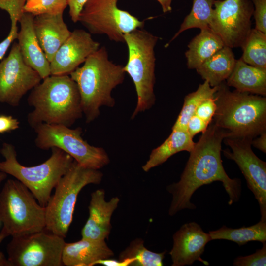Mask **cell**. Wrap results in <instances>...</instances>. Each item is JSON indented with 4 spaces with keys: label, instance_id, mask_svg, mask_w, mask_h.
I'll list each match as a JSON object with an SVG mask.
<instances>
[{
    "label": "cell",
    "instance_id": "1",
    "mask_svg": "<svg viewBox=\"0 0 266 266\" xmlns=\"http://www.w3.org/2000/svg\"><path fill=\"white\" fill-rule=\"evenodd\" d=\"M226 137V132L212 122L202 133L190 152L180 180L166 187V190L172 197L168 210L170 216H174L184 209H195L196 206L190 201L193 194L202 185L214 181L222 183L229 195L230 205L239 200L241 181L238 178H230L222 164L221 143Z\"/></svg>",
    "mask_w": 266,
    "mask_h": 266
},
{
    "label": "cell",
    "instance_id": "2",
    "mask_svg": "<svg viewBox=\"0 0 266 266\" xmlns=\"http://www.w3.org/2000/svg\"><path fill=\"white\" fill-rule=\"evenodd\" d=\"M34 87L27 101L33 110L27 121L34 128L41 123L70 127L82 117L83 111L78 88L69 75L46 77Z\"/></svg>",
    "mask_w": 266,
    "mask_h": 266
},
{
    "label": "cell",
    "instance_id": "3",
    "mask_svg": "<svg viewBox=\"0 0 266 266\" xmlns=\"http://www.w3.org/2000/svg\"><path fill=\"white\" fill-rule=\"evenodd\" d=\"M125 74L123 66L110 61L106 47L102 46L69 74L77 85L87 123L98 117L100 107L114 106L111 92L123 82Z\"/></svg>",
    "mask_w": 266,
    "mask_h": 266
},
{
    "label": "cell",
    "instance_id": "4",
    "mask_svg": "<svg viewBox=\"0 0 266 266\" xmlns=\"http://www.w3.org/2000/svg\"><path fill=\"white\" fill-rule=\"evenodd\" d=\"M216 109L211 121L227 137L253 139L266 132V98L236 90L222 83L215 94Z\"/></svg>",
    "mask_w": 266,
    "mask_h": 266
},
{
    "label": "cell",
    "instance_id": "5",
    "mask_svg": "<svg viewBox=\"0 0 266 266\" xmlns=\"http://www.w3.org/2000/svg\"><path fill=\"white\" fill-rule=\"evenodd\" d=\"M51 155L43 163L33 166L21 165L17 159L15 147L4 143L0 153V171L9 174L23 183L33 195L39 204L45 207L62 177L71 166L74 159L57 147L51 148Z\"/></svg>",
    "mask_w": 266,
    "mask_h": 266
},
{
    "label": "cell",
    "instance_id": "6",
    "mask_svg": "<svg viewBox=\"0 0 266 266\" xmlns=\"http://www.w3.org/2000/svg\"><path fill=\"white\" fill-rule=\"evenodd\" d=\"M103 173L87 168L74 160L67 172L60 179L45 206V230L65 238L71 224L76 202L80 191L86 186L99 184Z\"/></svg>",
    "mask_w": 266,
    "mask_h": 266
},
{
    "label": "cell",
    "instance_id": "7",
    "mask_svg": "<svg viewBox=\"0 0 266 266\" xmlns=\"http://www.w3.org/2000/svg\"><path fill=\"white\" fill-rule=\"evenodd\" d=\"M159 37L148 31L136 29L124 35L128 58L123 66L134 83L137 94V104L132 118L139 112L150 108L154 104L155 67L154 48Z\"/></svg>",
    "mask_w": 266,
    "mask_h": 266
},
{
    "label": "cell",
    "instance_id": "8",
    "mask_svg": "<svg viewBox=\"0 0 266 266\" xmlns=\"http://www.w3.org/2000/svg\"><path fill=\"white\" fill-rule=\"evenodd\" d=\"M18 180L8 179L0 193V220L9 236L45 230V207Z\"/></svg>",
    "mask_w": 266,
    "mask_h": 266
},
{
    "label": "cell",
    "instance_id": "9",
    "mask_svg": "<svg viewBox=\"0 0 266 266\" xmlns=\"http://www.w3.org/2000/svg\"><path fill=\"white\" fill-rule=\"evenodd\" d=\"M35 144L42 150L59 148L71 156L79 165L100 169L110 162L105 150L89 144L81 136L80 127L71 129L63 125L41 123L35 127Z\"/></svg>",
    "mask_w": 266,
    "mask_h": 266
},
{
    "label": "cell",
    "instance_id": "10",
    "mask_svg": "<svg viewBox=\"0 0 266 266\" xmlns=\"http://www.w3.org/2000/svg\"><path fill=\"white\" fill-rule=\"evenodd\" d=\"M118 0H88L80 12L78 21L94 34L106 35L111 41L124 42V35L143 28L140 21L118 7Z\"/></svg>",
    "mask_w": 266,
    "mask_h": 266
},
{
    "label": "cell",
    "instance_id": "11",
    "mask_svg": "<svg viewBox=\"0 0 266 266\" xmlns=\"http://www.w3.org/2000/svg\"><path fill=\"white\" fill-rule=\"evenodd\" d=\"M64 237L45 229L12 237L7 246L10 266H62Z\"/></svg>",
    "mask_w": 266,
    "mask_h": 266
},
{
    "label": "cell",
    "instance_id": "12",
    "mask_svg": "<svg viewBox=\"0 0 266 266\" xmlns=\"http://www.w3.org/2000/svg\"><path fill=\"white\" fill-rule=\"evenodd\" d=\"M209 28L231 48L242 46L252 28L254 7L249 0H218Z\"/></svg>",
    "mask_w": 266,
    "mask_h": 266
},
{
    "label": "cell",
    "instance_id": "13",
    "mask_svg": "<svg viewBox=\"0 0 266 266\" xmlns=\"http://www.w3.org/2000/svg\"><path fill=\"white\" fill-rule=\"evenodd\" d=\"M250 138L227 137L224 143L231 150H223L224 156L234 161L245 178L247 186L258 202L260 220L266 221V163L251 149Z\"/></svg>",
    "mask_w": 266,
    "mask_h": 266
},
{
    "label": "cell",
    "instance_id": "14",
    "mask_svg": "<svg viewBox=\"0 0 266 266\" xmlns=\"http://www.w3.org/2000/svg\"><path fill=\"white\" fill-rule=\"evenodd\" d=\"M41 80L24 62L19 45L14 42L8 56L0 62V102L18 106L23 97Z\"/></svg>",
    "mask_w": 266,
    "mask_h": 266
},
{
    "label": "cell",
    "instance_id": "15",
    "mask_svg": "<svg viewBox=\"0 0 266 266\" xmlns=\"http://www.w3.org/2000/svg\"><path fill=\"white\" fill-rule=\"evenodd\" d=\"M100 47L90 33L74 30L50 62L51 75H69Z\"/></svg>",
    "mask_w": 266,
    "mask_h": 266
},
{
    "label": "cell",
    "instance_id": "16",
    "mask_svg": "<svg viewBox=\"0 0 266 266\" xmlns=\"http://www.w3.org/2000/svg\"><path fill=\"white\" fill-rule=\"evenodd\" d=\"M172 238L173 246L169 252L172 266L191 265L196 261L209 265L201 256L211 239L209 233H205L198 224L195 222L184 224Z\"/></svg>",
    "mask_w": 266,
    "mask_h": 266
},
{
    "label": "cell",
    "instance_id": "17",
    "mask_svg": "<svg viewBox=\"0 0 266 266\" xmlns=\"http://www.w3.org/2000/svg\"><path fill=\"white\" fill-rule=\"evenodd\" d=\"M119 202L118 197L106 201L103 189L92 192L88 206L89 216L81 230L82 238L92 240L108 239L111 230V217Z\"/></svg>",
    "mask_w": 266,
    "mask_h": 266
},
{
    "label": "cell",
    "instance_id": "18",
    "mask_svg": "<svg viewBox=\"0 0 266 266\" xmlns=\"http://www.w3.org/2000/svg\"><path fill=\"white\" fill-rule=\"evenodd\" d=\"M34 17L30 13H23L19 21L21 28L17 39L24 62L43 79L51 75L50 62L35 35L33 27Z\"/></svg>",
    "mask_w": 266,
    "mask_h": 266
},
{
    "label": "cell",
    "instance_id": "19",
    "mask_svg": "<svg viewBox=\"0 0 266 266\" xmlns=\"http://www.w3.org/2000/svg\"><path fill=\"white\" fill-rule=\"evenodd\" d=\"M33 27L39 43L50 62L71 32L64 22L63 14L35 16Z\"/></svg>",
    "mask_w": 266,
    "mask_h": 266
},
{
    "label": "cell",
    "instance_id": "20",
    "mask_svg": "<svg viewBox=\"0 0 266 266\" xmlns=\"http://www.w3.org/2000/svg\"><path fill=\"white\" fill-rule=\"evenodd\" d=\"M114 255L105 240L81 238L76 242L65 243L62 260L63 266H93L95 262Z\"/></svg>",
    "mask_w": 266,
    "mask_h": 266
},
{
    "label": "cell",
    "instance_id": "21",
    "mask_svg": "<svg viewBox=\"0 0 266 266\" xmlns=\"http://www.w3.org/2000/svg\"><path fill=\"white\" fill-rule=\"evenodd\" d=\"M226 81L227 86L234 87L238 91L266 97V69L248 65L241 58L236 60Z\"/></svg>",
    "mask_w": 266,
    "mask_h": 266
},
{
    "label": "cell",
    "instance_id": "22",
    "mask_svg": "<svg viewBox=\"0 0 266 266\" xmlns=\"http://www.w3.org/2000/svg\"><path fill=\"white\" fill-rule=\"evenodd\" d=\"M236 60L232 48L224 46L196 70L211 87L218 86L230 76Z\"/></svg>",
    "mask_w": 266,
    "mask_h": 266
},
{
    "label": "cell",
    "instance_id": "23",
    "mask_svg": "<svg viewBox=\"0 0 266 266\" xmlns=\"http://www.w3.org/2000/svg\"><path fill=\"white\" fill-rule=\"evenodd\" d=\"M195 142L187 131L172 130L165 141L151 152L148 160L142 166L145 172L157 166L167 160L172 155L181 151L190 152Z\"/></svg>",
    "mask_w": 266,
    "mask_h": 266
},
{
    "label": "cell",
    "instance_id": "24",
    "mask_svg": "<svg viewBox=\"0 0 266 266\" xmlns=\"http://www.w3.org/2000/svg\"><path fill=\"white\" fill-rule=\"evenodd\" d=\"M224 46L219 36L210 28L200 30L190 41L185 52L188 68L196 69Z\"/></svg>",
    "mask_w": 266,
    "mask_h": 266
},
{
    "label": "cell",
    "instance_id": "25",
    "mask_svg": "<svg viewBox=\"0 0 266 266\" xmlns=\"http://www.w3.org/2000/svg\"><path fill=\"white\" fill-rule=\"evenodd\" d=\"M208 233L211 240H228L234 242L239 246L253 241L263 243L266 241V221L260 220L252 226L236 229L228 228L224 225L217 230L209 231Z\"/></svg>",
    "mask_w": 266,
    "mask_h": 266
},
{
    "label": "cell",
    "instance_id": "26",
    "mask_svg": "<svg viewBox=\"0 0 266 266\" xmlns=\"http://www.w3.org/2000/svg\"><path fill=\"white\" fill-rule=\"evenodd\" d=\"M218 88L219 86L211 87L208 82L204 81L195 91L186 95L182 108L172 130L187 131L188 122L195 114L198 107L204 100L214 97Z\"/></svg>",
    "mask_w": 266,
    "mask_h": 266
},
{
    "label": "cell",
    "instance_id": "27",
    "mask_svg": "<svg viewBox=\"0 0 266 266\" xmlns=\"http://www.w3.org/2000/svg\"><path fill=\"white\" fill-rule=\"evenodd\" d=\"M215 0H193L190 13L186 16L178 32L165 45L168 46L183 32L192 28H209L212 22Z\"/></svg>",
    "mask_w": 266,
    "mask_h": 266
},
{
    "label": "cell",
    "instance_id": "28",
    "mask_svg": "<svg viewBox=\"0 0 266 266\" xmlns=\"http://www.w3.org/2000/svg\"><path fill=\"white\" fill-rule=\"evenodd\" d=\"M241 59L246 64L266 69V33L254 28L241 46Z\"/></svg>",
    "mask_w": 266,
    "mask_h": 266
},
{
    "label": "cell",
    "instance_id": "29",
    "mask_svg": "<svg viewBox=\"0 0 266 266\" xmlns=\"http://www.w3.org/2000/svg\"><path fill=\"white\" fill-rule=\"evenodd\" d=\"M166 251L156 253L146 248L141 238L133 240L119 256V260L133 258L130 266H162Z\"/></svg>",
    "mask_w": 266,
    "mask_h": 266
},
{
    "label": "cell",
    "instance_id": "30",
    "mask_svg": "<svg viewBox=\"0 0 266 266\" xmlns=\"http://www.w3.org/2000/svg\"><path fill=\"white\" fill-rule=\"evenodd\" d=\"M67 0H26L24 13L35 16L41 14L57 15L63 14Z\"/></svg>",
    "mask_w": 266,
    "mask_h": 266
},
{
    "label": "cell",
    "instance_id": "31",
    "mask_svg": "<svg viewBox=\"0 0 266 266\" xmlns=\"http://www.w3.org/2000/svg\"><path fill=\"white\" fill-rule=\"evenodd\" d=\"M263 247L253 254L246 256H238L233 261L234 266H266V243H262Z\"/></svg>",
    "mask_w": 266,
    "mask_h": 266
},
{
    "label": "cell",
    "instance_id": "32",
    "mask_svg": "<svg viewBox=\"0 0 266 266\" xmlns=\"http://www.w3.org/2000/svg\"><path fill=\"white\" fill-rule=\"evenodd\" d=\"M26 0H0V8L6 11L11 20L19 21L23 14Z\"/></svg>",
    "mask_w": 266,
    "mask_h": 266
},
{
    "label": "cell",
    "instance_id": "33",
    "mask_svg": "<svg viewBox=\"0 0 266 266\" xmlns=\"http://www.w3.org/2000/svg\"><path fill=\"white\" fill-rule=\"evenodd\" d=\"M254 6L253 14L255 29L266 33V0H252Z\"/></svg>",
    "mask_w": 266,
    "mask_h": 266
},
{
    "label": "cell",
    "instance_id": "34",
    "mask_svg": "<svg viewBox=\"0 0 266 266\" xmlns=\"http://www.w3.org/2000/svg\"><path fill=\"white\" fill-rule=\"evenodd\" d=\"M215 101V97L204 100L198 107L195 114L209 124L216 109Z\"/></svg>",
    "mask_w": 266,
    "mask_h": 266
},
{
    "label": "cell",
    "instance_id": "35",
    "mask_svg": "<svg viewBox=\"0 0 266 266\" xmlns=\"http://www.w3.org/2000/svg\"><path fill=\"white\" fill-rule=\"evenodd\" d=\"M209 124L202 119L194 114L189 120L187 125V131L193 138L200 133L204 132Z\"/></svg>",
    "mask_w": 266,
    "mask_h": 266
},
{
    "label": "cell",
    "instance_id": "36",
    "mask_svg": "<svg viewBox=\"0 0 266 266\" xmlns=\"http://www.w3.org/2000/svg\"><path fill=\"white\" fill-rule=\"evenodd\" d=\"M11 21V26L9 34L0 43V60H2L10 45L18 36V28L17 26L18 22L15 20Z\"/></svg>",
    "mask_w": 266,
    "mask_h": 266
},
{
    "label": "cell",
    "instance_id": "37",
    "mask_svg": "<svg viewBox=\"0 0 266 266\" xmlns=\"http://www.w3.org/2000/svg\"><path fill=\"white\" fill-rule=\"evenodd\" d=\"M19 122L11 116L0 115V134L16 130L19 128Z\"/></svg>",
    "mask_w": 266,
    "mask_h": 266
},
{
    "label": "cell",
    "instance_id": "38",
    "mask_svg": "<svg viewBox=\"0 0 266 266\" xmlns=\"http://www.w3.org/2000/svg\"><path fill=\"white\" fill-rule=\"evenodd\" d=\"M88 0H67L69 14L74 23L78 21V17L85 4Z\"/></svg>",
    "mask_w": 266,
    "mask_h": 266
},
{
    "label": "cell",
    "instance_id": "39",
    "mask_svg": "<svg viewBox=\"0 0 266 266\" xmlns=\"http://www.w3.org/2000/svg\"><path fill=\"white\" fill-rule=\"evenodd\" d=\"M133 261L134 259L133 258L116 260L110 258L99 260L94 263V266L96 265H101L104 266H130Z\"/></svg>",
    "mask_w": 266,
    "mask_h": 266
},
{
    "label": "cell",
    "instance_id": "40",
    "mask_svg": "<svg viewBox=\"0 0 266 266\" xmlns=\"http://www.w3.org/2000/svg\"><path fill=\"white\" fill-rule=\"evenodd\" d=\"M259 137L253 138L251 142V145L254 147L266 153V132L260 134Z\"/></svg>",
    "mask_w": 266,
    "mask_h": 266
},
{
    "label": "cell",
    "instance_id": "41",
    "mask_svg": "<svg viewBox=\"0 0 266 266\" xmlns=\"http://www.w3.org/2000/svg\"><path fill=\"white\" fill-rule=\"evenodd\" d=\"M8 233L5 230L2 228L0 232V245L3 240L7 237L9 236ZM0 266H10L9 263L6 258L4 254L0 251Z\"/></svg>",
    "mask_w": 266,
    "mask_h": 266
},
{
    "label": "cell",
    "instance_id": "42",
    "mask_svg": "<svg viewBox=\"0 0 266 266\" xmlns=\"http://www.w3.org/2000/svg\"><path fill=\"white\" fill-rule=\"evenodd\" d=\"M161 5L163 12L166 13L171 11L172 7L171 6L172 0H156Z\"/></svg>",
    "mask_w": 266,
    "mask_h": 266
},
{
    "label": "cell",
    "instance_id": "43",
    "mask_svg": "<svg viewBox=\"0 0 266 266\" xmlns=\"http://www.w3.org/2000/svg\"><path fill=\"white\" fill-rule=\"evenodd\" d=\"M7 174L3 172L0 171V184L2 181L6 179Z\"/></svg>",
    "mask_w": 266,
    "mask_h": 266
},
{
    "label": "cell",
    "instance_id": "44",
    "mask_svg": "<svg viewBox=\"0 0 266 266\" xmlns=\"http://www.w3.org/2000/svg\"><path fill=\"white\" fill-rule=\"evenodd\" d=\"M1 223V222L0 220V226Z\"/></svg>",
    "mask_w": 266,
    "mask_h": 266
}]
</instances>
